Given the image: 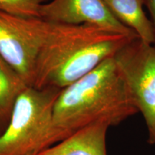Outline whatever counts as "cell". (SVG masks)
<instances>
[{
	"label": "cell",
	"instance_id": "cell-4",
	"mask_svg": "<svg viewBox=\"0 0 155 155\" xmlns=\"http://www.w3.org/2000/svg\"><path fill=\"white\" fill-rule=\"evenodd\" d=\"M114 58L146 123L147 141L154 144L155 48L136 38L118 50Z\"/></svg>",
	"mask_w": 155,
	"mask_h": 155
},
{
	"label": "cell",
	"instance_id": "cell-6",
	"mask_svg": "<svg viewBox=\"0 0 155 155\" xmlns=\"http://www.w3.org/2000/svg\"><path fill=\"white\" fill-rule=\"evenodd\" d=\"M40 18L55 24L91 25L138 38L134 31L114 16L104 0H50L40 7Z\"/></svg>",
	"mask_w": 155,
	"mask_h": 155
},
{
	"label": "cell",
	"instance_id": "cell-2",
	"mask_svg": "<svg viewBox=\"0 0 155 155\" xmlns=\"http://www.w3.org/2000/svg\"><path fill=\"white\" fill-rule=\"evenodd\" d=\"M136 38L91 25L50 23L37 59L32 87L63 90Z\"/></svg>",
	"mask_w": 155,
	"mask_h": 155
},
{
	"label": "cell",
	"instance_id": "cell-3",
	"mask_svg": "<svg viewBox=\"0 0 155 155\" xmlns=\"http://www.w3.org/2000/svg\"><path fill=\"white\" fill-rule=\"evenodd\" d=\"M61 91L28 87L19 96L0 135V155H33L48 148L54 105Z\"/></svg>",
	"mask_w": 155,
	"mask_h": 155
},
{
	"label": "cell",
	"instance_id": "cell-7",
	"mask_svg": "<svg viewBox=\"0 0 155 155\" xmlns=\"http://www.w3.org/2000/svg\"><path fill=\"white\" fill-rule=\"evenodd\" d=\"M107 122H95L33 155H107Z\"/></svg>",
	"mask_w": 155,
	"mask_h": 155
},
{
	"label": "cell",
	"instance_id": "cell-10",
	"mask_svg": "<svg viewBox=\"0 0 155 155\" xmlns=\"http://www.w3.org/2000/svg\"><path fill=\"white\" fill-rule=\"evenodd\" d=\"M50 0H0V11L24 17L40 18V8Z\"/></svg>",
	"mask_w": 155,
	"mask_h": 155
},
{
	"label": "cell",
	"instance_id": "cell-1",
	"mask_svg": "<svg viewBox=\"0 0 155 155\" xmlns=\"http://www.w3.org/2000/svg\"><path fill=\"white\" fill-rule=\"evenodd\" d=\"M137 113L127 82L111 56L62 90L54 105L48 147L95 122L104 121L116 127Z\"/></svg>",
	"mask_w": 155,
	"mask_h": 155
},
{
	"label": "cell",
	"instance_id": "cell-8",
	"mask_svg": "<svg viewBox=\"0 0 155 155\" xmlns=\"http://www.w3.org/2000/svg\"><path fill=\"white\" fill-rule=\"evenodd\" d=\"M108 8L120 22L134 31L145 43L155 42L153 25L147 17L144 0H104Z\"/></svg>",
	"mask_w": 155,
	"mask_h": 155
},
{
	"label": "cell",
	"instance_id": "cell-11",
	"mask_svg": "<svg viewBox=\"0 0 155 155\" xmlns=\"http://www.w3.org/2000/svg\"><path fill=\"white\" fill-rule=\"evenodd\" d=\"M144 1L149 11L150 12L153 21H154V24L155 25V0H144Z\"/></svg>",
	"mask_w": 155,
	"mask_h": 155
},
{
	"label": "cell",
	"instance_id": "cell-9",
	"mask_svg": "<svg viewBox=\"0 0 155 155\" xmlns=\"http://www.w3.org/2000/svg\"><path fill=\"white\" fill-rule=\"evenodd\" d=\"M28 87L19 73L0 55V135L8 127L17 98Z\"/></svg>",
	"mask_w": 155,
	"mask_h": 155
},
{
	"label": "cell",
	"instance_id": "cell-5",
	"mask_svg": "<svg viewBox=\"0 0 155 155\" xmlns=\"http://www.w3.org/2000/svg\"><path fill=\"white\" fill-rule=\"evenodd\" d=\"M50 23L0 11V55L32 87L38 55Z\"/></svg>",
	"mask_w": 155,
	"mask_h": 155
}]
</instances>
